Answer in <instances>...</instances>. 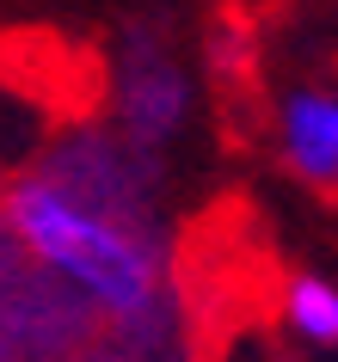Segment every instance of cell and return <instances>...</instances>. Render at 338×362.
Segmentation results:
<instances>
[{"mask_svg": "<svg viewBox=\"0 0 338 362\" xmlns=\"http://www.w3.org/2000/svg\"><path fill=\"white\" fill-rule=\"evenodd\" d=\"M117 123L135 148H160L185 129L191 117V80L179 74V62H167L160 49L148 56H130L117 68Z\"/></svg>", "mask_w": 338, "mask_h": 362, "instance_id": "obj_2", "label": "cell"}, {"mask_svg": "<svg viewBox=\"0 0 338 362\" xmlns=\"http://www.w3.org/2000/svg\"><path fill=\"white\" fill-rule=\"evenodd\" d=\"M0 362H13V350H6V344H0Z\"/></svg>", "mask_w": 338, "mask_h": 362, "instance_id": "obj_5", "label": "cell"}, {"mask_svg": "<svg viewBox=\"0 0 338 362\" xmlns=\"http://www.w3.org/2000/svg\"><path fill=\"white\" fill-rule=\"evenodd\" d=\"M277 141L295 178L308 185H338V93L301 86L277 111Z\"/></svg>", "mask_w": 338, "mask_h": 362, "instance_id": "obj_3", "label": "cell"}, {"mask_svg": "<svg viewBox=\"0 0 338 362\" xmlns=\"http://www.w3.org/2000/svg\"><path fill=\"white\" fill-rule=\"evenodd\" d=\"M6 233L19 246L25 264L56 276L74 301L111 313V320H148L167 288L160 246L142 228V209L105 203V197L80 191L50 166L25 172L6 191Z\"/></svg>", "mask_w": 338, "mask_h": 362, "instance_id": "obj_1", "label": "cell"}, {"mask_svg": "<svg viewBox=\"0 0 338 362\" xmlns=\"http://www.w3.org/2000/svg\"><path fill=\"white\" fill-rule=\"evenodd\" d=\"M283 320L301 344L314 350H338V283L326 276H295L283 288Z\"/></svg>", "mask_w": 338, "mask_h": 362, "instance_id": "obj_4", "label": "cell"}]
</instances>
